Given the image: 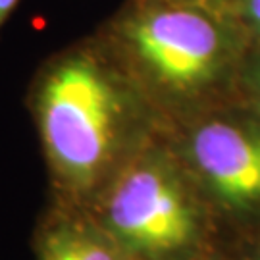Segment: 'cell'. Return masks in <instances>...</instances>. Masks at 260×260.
Masks as SVG:
<instances>
[{
  "instance_id": "1",
  "label": "cell",
  "mask_w": 260,
  "mask_h": 260,
  "mask_svg": "<svg viewBox=\"0 0 260 260\" xmlns=\"http://www.w3.org/2000/svg\"><path fill=\"white\" fill-rule=\"evenodd\" d=\"M47 172V201L91 210L166 123L93 31L45 58L25 94Z\"/></svg>"
},
{
  "instance_id": "2",
  "label": "cell",
  "mask_w": 260,
  "mask_h": 260,
  "mask_svg": "<svg viewBox=\"0 0 260 260\" xmlns=\"http://www.w3.org/2000/svg\"><path fill=\"white\" fill-rule=\"evenodd\" d=\"M166 127L237 101L251 43L222 10L125 0L94 29Z\"/></svg>"
},
{
  "instance_id": "3",
  "label": "cell",
  "mask_w": 260,
  "mask_h": 260,
  "mask_svg": "<svg viewBox=\"0 0 260 260\" xmlns=\"http://www.w3.org/2000/svg\"><path fill=\"white\" fill-rule=\"evenodd\" d=\"M91 214L133 260H199L230 245L166 129L125 164Z\"/></svg>"
},
{
  "instance_id": "4",
  "label": "cell",
  "mask_w": 260,
  "mask_h": 260,
  "mask_svg": "<svg viewBox=\"0 0 260 260\" xmlns=\"http://www.w3.org/2000/svg\"><path fill=\"white\" fill-rule=\"evenodd\" d=\"M228 243L260 228V114L241 101L166 127Z\"/></svg>"
},
{
  "instance_id": "5",
  "label": "cell",
  "mask_w": 260,
  "mask_h": 260,
  "mask_svg": "<svg viewBox=\"0 0 260 260\" xmlns=\"http://www.w3.org/2000/svg\"><path fill=\"white\" fill-rule=\"evenodd\" d=\"M35 260H133L91 210L45 203L31 233Z\"/></svg>"
},
{
  "instance_id": "6",
  "label": "cell",
  "mask_w": 260,
  "mask_h": 260,
  "mask_svg": "<svg viewBox=\"0 0 260 260\" xmlns=\"http://www.w3.org/2000/svg\"><path fill=\"white\" fill-rule=\"evenodd\" d=\"M237 101L260 114V48H251L243 66Z\"/></svg>"
},
{
  "instance_id": "7",
  "label": "cell",
  "mask_w": 260,
  "mask_h": 260,
  "mask_svg": "<svg viewBox=\"0 0 260 260\" xmlns=\"http://www.w3.org/2000/svg\"><path fill=\"white\" fill-rule=\"evenodd\" d=\"M245 31L252 48H260V0H230L228 10Z\"/></svg>"
},
{
  "instance_id": "8",
  "label": "cell",
  "mask_w": 260,
  "mask_h": 260,
  "mask_svg": "<svg viewBox=\"0 0 260 260\" xmlns=\"http://www.w3.org/2000/svg\"><path fill=\"white\" fill-rule=\"evenodd\" d=\"M230 247L239 260H260V228L233 241Z\"/></svg>"
},
{
  "instance_id": "9",
  "label": "cell",
  "mask_w": 260,
  "mask_h": 260,
  "mask_svg": "<svg viewBox=\"0 0 260 260\" xmlns=\"http://www.w3.org/2000/svg\"><path fill=\"white\" fill-rule=\"evenodd\" d=\"M19 0H0V33H2L4 25L8 23L10 16L16 12Z\"/></svg>"
},
{
  "instance_id": "10",
  "label": "cell",
  "mask_w": 260,
  "mask_h": 260,
  "mask_svg": "<svg viewBox=\"0 0 260 260\" xmlns=\"http://www.w3.org/2000/svg\"><path fill=\"white\" fill-rule=\"evenodd\" d=\"M199 260H239V258H237V254L232 251V247L228 245V247H223V249H220V251H214Z\"/></svg>"
},
{
  "instance_id": "11",
  "label": "cell",
  "mask_w": 260,
  "mask_h": 260,
  "mask_svg": "<svg viewBox=\"0 0 260 260\" xmlns=\"http://www.w3.org/2000/svg\"><path fill=\"white\" fill-rule=\"evenodd\" d=\"M176 2H189V4H203V6H210V8L222 10V12H225V10H228V4H230V0H176Z\"/></svg>"
}]
</instances>
